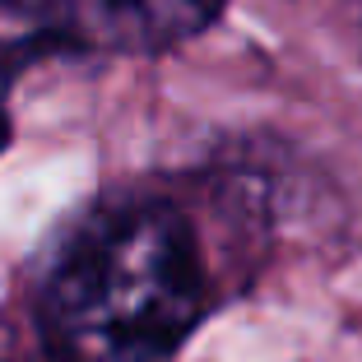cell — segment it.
Here are the masks:
<instances>
[{"label": "cell", "instance_id": "cell-1", "mask_svg": "<svg viewBox=\"0 0 362 362\" xmlns=\"http://www.w3.org/2000/svg\"><path fill=\"white\" fill-rule=\"evenodd\" d=\"M214 307L200 223L135 191L79 218L47 269L37 325L52 362H168Z\"/></svg>", "mask_w": 362, "mask_h": 362}, {"label": "cell", "instance_id": "cell-2", "mask_svg": "<svg viewBox=\"0 0 362 362\" xmlns=\"http://www.w3.org/2000/svg\"><path fill=\"white\" fill-rule=\"evenodd\" d=\"M228 0H0V79L61 52L163 56L223 19Z\"/></svg>", "mask_w": 362, "mask_h": 362}, {"label": "cell", "instance_id": "cell-3", "mask_svg": "<svg viewBox=\"0 0 362 362\" xmlns=\"http://www.w3.org/2000/svg\"><path fill=\"white\" fill-rule=\"evenodd\" d=\"M14 135V117H10V79H0V149Z\"/></svg>", "mask_w": 362, "mask_h": 362}, {"label": "cell", "instance_id": "cell-4", "mask_svg": "<svg viewBox=\"0 0 362 362\" xmlns=\"http://www.w3.org/2000/svg\"><path fill=\"white\" fill-rule=\"evenodd\" d=\"M358 10H362V0H358Z\"/></svg>", "mask_w": 362, "mask_h": 362}]
</instances>
